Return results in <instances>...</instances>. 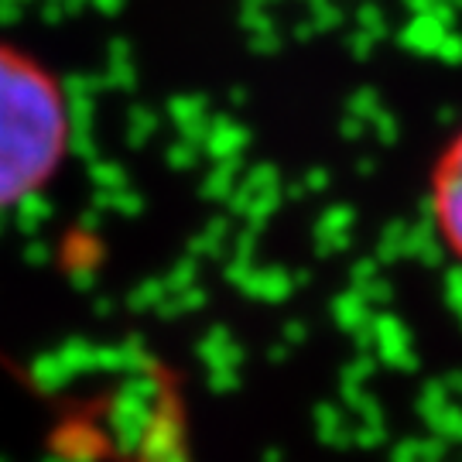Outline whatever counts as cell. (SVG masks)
I'll return each instance as SVG.
<instances>
[{"label":"cell","instance_id":"obj_1","mask_svg":"<svg viewBox=\"0 0 462 462\" xmlns=\"http://www.w3.org/2000/svg\"><path fill=\"white\" fill-rule=\"evenodd\" d=\"M72 116L59 76L0 42V209L38 196L69 154Z\"/></svg>","mask_w":462,"mask_h":462},{"label":"cell","instance_id":"obj_3","mask_svg":"<svg viewBox=\"0 0 462 462\" xmlns=\"http://www.w3.org/2000/svg\"><path fill=\"white\" fill-rule=\"evenodd\" d=\"M431 219L439 240L462 264V131L448 141L431 171Z\"/></svg>","mask_w":462,"mask_h":462},{"label":"cell","instance_id":"obj_2","mask_svg":"<svg viewBox=\"0 0 462 462\" xmlns=\"http://www.w3.org/2000/svg\"><path fill=\"white\" fill-rule=\"evenodd\" d=\"M120 462H192V418L182 377L171 366H151L148 391Z\"/></svg>","mask_w":462,"mask_h":462}]
</instances>
